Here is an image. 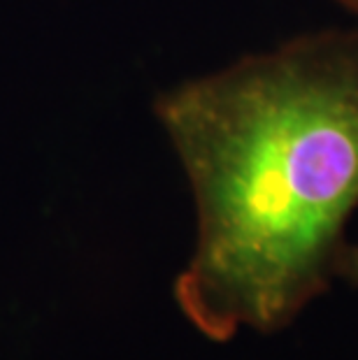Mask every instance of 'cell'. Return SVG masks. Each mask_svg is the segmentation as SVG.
<instances>
[{
  "instance_id": "obj_1",
  "label": "cell",
  "mask_w": 358,
  "mask_h": 360,
  "mask_svg": "<svg viewBox=\"0 0 358 360\" xmlns=\"http://www.w3.org/2000/svg\"><path fill=\"white\" fill-rule=\"evenodd\" d=\"M196 205L174 300L210 340L275 333L335 279L358 210V28H317L163 91Z\"/></svg>"
},
{
  "instance_id": "obj_2",
  "label": "cell",
  "mask_w": 358,
  "mask_h": 360,
  "mask_svg": "<svg viewBox=\"0 0 358 360\" xmlns=\"http://www.w3.org/2000/svg\"><path fill=\"white\" fill-rule=\"evenodd\" d=\"M335 279L358 288V244L345 242V247L340 249V256L335 260Z\"/></svg>"
},
{
  "instance_id": "obj_3",
  "label": "cell",
  "mask_w": 358,
  "mask_h": 360,
  "mask_svg": "<svg viewBox=\"0 0 358 360\" xmlns=\"http://www.w3.org/2000/svg\"><path fill=\"white\" fill-rule=\"evenodd\" d=\"M328 3L338 5L340 10H345L347 14H352V17L358 21V0H328Z\"/></svg>"
}]
</instances>
